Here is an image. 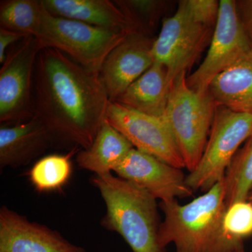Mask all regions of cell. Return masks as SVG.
<instances>
[{
    "mask_svg": "<svg viewBox=\"0 0 252 252\" xmlns=\"http://www.w3.org/2000/svg\"><path fill=\"white\" fill-rule=\"evenodd\" d=\"M41 2L48 12L55 16L112 31L135 32L114 1L41 0Z\"/></svg>",
    "mask_w": 252,
    "mask_h": 252,
    "instance_id": "9a60e30c",
    "label": "cell"
},
{
    "mask_svg": "<svg viewBox=\"0 0 252 252\" xmlns=\"http://www.w3.org/2000/svg\"><path fill=\"white\" fill-rule=\"evenodd\" d=\"M42 9L41 1L37 0H3L0 2V28L36 36Z\"/></svg>",
    "mask_w": 252,
    "mask_h": 252,
    "instance_id": "d6986e66",
    "label": "cell"
},
{
    "mask_svg": "<svg viewBox=\"0 0 252 252\" xmlns=\"http://www.w3.org/2000/svg\"><path fill=\"white\" fill-rule=\"evenodd\" d=\"M79 151L74 149L65 155L52 154L38 160L29 172L32 185L40 192L61 189L70 178L72 170L71 158Z\"/></svg>",
    "mask_w": 252,
    "mask_h": 252,
    "instance_id": "ffe728a7",
    "label": "cell"
},
{
    "mask_svg": "<svg viewBox=\"0 0 252 252\" xmlns=\"http://www.w3.org/2000/svg\"><path fill=\"white\" fill-rule=\"evenodd\" d=\"M114 172L121 178L147 190L156 199H160L162 203L188 198L193 193L181 169L135 148L118 164Z\"/></svg>",
    "mask_w": 252,
    "mask_h": 252,
    "instance_id": "8fae6325",
    "label": "cell"
},
{
    "mask_svg": "<svg viewBox=\"0 0 252 252\" xmlns=\"http://www.w3.org/2000/svg\"><path fill=\"white\" fill-rule=\"evenodd\" d=\"M51 148L44 126L35 118L0 127V167L28 165Z\"/></svg>",
    "mask_w": 252,
    "mask_h": 252,
    "instance_id": "5bb4252c",
    "label": "cell"
},
{
    "mask_svg": "<svg viewBox=\"0 0 252 252\" xmlns=\"http://www.w3.org/2000/svg\"><path fill=\"white\" fill-rule=\"evenodd\" d=\"M118 7L134 31L151 36L166 8V1L158 0H116Z\"/></svg>",
    "mask_w": 252,
    "mask_h": 252,
    "instance_id": "7402d4cb",
    "label": "cell"
},
{
    "mask_svg": "<svg viewBox=\"0 0 252 252\" xmlns=\"http://www.w3.org/2000/svg\"><path fill=\"white\" fill-rule=\"evenodd\" d=\"M92 183L107 207L101 220L104 228L119 233L133 252H166L159 244L157 199L112 173L94 175Z\"/></svg>",
    "mask_w": 252,
    "mask_h": 252,
    "instance_id": "3957f363",
    "label": "cell"
},
{
    "mask_svg": "<svg viewBox=\"0 0 252 252\" xmlns=\"http://www.w3.org/2000/svg\"><path fill=\"white\" fill-rule=\"evenodd\" d=\"M236 4L239 17L252 46V0L236 1Z\"/></svg>",
    "mask_w": 252,
    "mask_h": 252,
    "instance_id": "d4e9b609",
    "label": "cell"
},
{
    "mask_svg": "<svg viewBox=\"0 0 252 252\" xmlns=\"http://www.w3.org/2000/svg\"><path fill=\"white\" fill-rule=\"evenodd\" d=\"M106 119L134 148L171 166L185 167L175 138L163 118L147 115L109 101Z\"/></svg>",
    "mask_w": 252,
    "mask_h": 252,
    "instance_id": "30bf717a",
    "label": "cell"
},
{
    "mask_svg": "<svg viewBox=\"0 0 252 252\" xmlns=\"http://www.w3.org/2000/svg\"><path fill=\"white\" fill-rule=\"evenodd\" d=\"M247 200H248V201L251 202V203H252V188L251 190H250V193H249L248 199H247Z\"/></svg>",
    "mask_w": 252,
    "mask_h": 252,
    "instance_id": "484cf974",
    "label": "cell"
},
{
    "mask_svg": "<svg viewBox=\"0 0 252 252\" xmlns=\"http://www.w3.org/2000/svg\"><path fill=\"white\" fill-rule=\"evenodd\" d=\"M215 26L204 23L193 14L187 0L180 1L171 17L162 21L161 31L154 40V62L166 68L170 86L187 72L211 41Z\"/></svg>",
    "mask_w": 252,
    "mask_h": 252,
    "instance_id": "52a82bcc",
    "label": "cell"
},
{
    "mask_svg": "<svg viewBox=\"0 0 252 252\" xmlns=\"http://www.w3.org/2000/svg\"><path fill=\"white\" fill-rule=\"evenodd\" d=\"M184 73L172 83L163 119L171 130L186 168L191 172L203 156L219 106L208 91H193Z\"/></svg>",
    "mask_w": 252,
    "mask_h": 252,
    "instance_id": "277c9868",
    "label": "cell"
},
{
    "mask_svg": "<svg viewBox=\"0 0 252 252\" xmlns=\"http://www.w3.org/2000/svg\"><path fill=\"white\" fill-rule=\"evenodd\" d=\"M42 7L40 28L35 36L40 49L59 50L94 72H100L109 53L129 33L60 17Z\"/></svg>",
    "mask_w": 252,
    "mask_h": 252,
    "instance_id": "5b68a950",
    "label": "cell"
},
{
    "mask_svg": "<svg viewBox=\"0 0 252 252\" xmlns=\"http://www.w3.org/2000/svg\"><path fill=\"white\" fill-rule=\"evenodd\" d=\"M224 180L226 207L247 200L252 188V134L233 157Z\"/></svg>",
    "mask_w": 252,
    "mask_h": 252,
    "instance_id": "44dd1931",
    "label": "cell"
},
{
    "mask_svg": "<svg viewBox=\"0 0 252 252\" xmlns=\"http://www.w3.org/2000/svg\"><path fill=\"white\" fill-rule=\"evenodd\" d=\"M33 99L34 118L45 128L51 148L68 152L91 147L109 102L99 73L51 48L38 54Z\"/></svg>",
    "mask_w": 252,
    "mask_h": 252,
    "instance_id": "6da1fadb",
    "label": "cell"
},
{
    "mask_svg": "<svg viewBox=\"0 0 252 252\" xmlns=\"http://www.w3.org/2000/svg\"><path fill=\"white\" fill-rule=\"evenodd\" d=\"M160 207L165 215L158 232L161 248L173 243L175 252H245L243 241L227 234L223 227L224 178L187 205L174 200L161 202Z\"/></svg>",
    "mask_w": 252,
    "mask_h": 252,
    "instance_id": "7a4b0ae2",
    "label": "cell"
},
{
    "mask_svg": "<svg viewBox=\"0 0 252 252\" xmlns=\"http://www.w3.org/2000/svg\"><path fill=\"white\" fill-rule=\"evenodd\" d=\"M252 134V113L219 106L203 156L196 168L186 178L193 192L207 191L223 180L239 147Z\"/></svg>",
    "mask_w": 252,
    "mask_h": 252,
    "instance_id": "8992f818",
    "label": "cell"
},
{
    "mask_svg": "<svg viewBox=\"0 0 252 252\" xmlns=\"http://www.w3.org/2000/svg\"><path fill=\"white\" fill-rule=\"evenodd\" d=\"M154 40L151 36L131 32L109 53L99 72L109 101H117L154 64Z\"/></svg>",
    "mask_w": 252,
    "mask_h": 252,
    "instance_id": "7c38bea8",
    "label": "cell"
},
{
    "mask_svg": "<svg viewBox=\"0 0 252 252\" xmlns=\"http://www.w3.org/2000/svg\"><path fill=\"white\" fill-rule=\"evenodd\" d=\"M134 148L124 135L105 119L89 149L77 153L78 166L95 175L112 173L127 153Z\"/></svg>",
    "mask_w": 252,
    "mask_h": 252,
    "instance_id": "ac0fdd59",
    "label": "cell"
},
{
    "mask_svg": "<svg viewBox=\"0 0 252 252\" xmlns=\"http://www.w3.org/2000/svg\"><path fill=\"white\" fill-rule=\"evenodd\" d=\"M206 57L187 77V84L197 92H206L217 75L252 50L237 9L236 1L220 0L218 18Z\"/></svg>",
    "mask_w": 252,
    "mask_h": 252,
    "instance_id": "9c48e42d",
    "label": "cell"
},
{
    "mask_svg": "<svg viewBox=\"0 0 252 252\" xmlns=\"http://www.w3.org/2000/svg\"><path fill=\"white\" fill-rule=\"evenodd\" d=\"M36 36L30 35L7 51L0 69V123L9 125L34 117V77L40 51Z\"/></svg>",
    "mask_w": 252,
    "mask_h": 252,
    "instance_id": "ba28073f",
    "label": "cell"
},
{
    "mask_svg": "<svg viewBox=\"0 0 252 252\" xmlns=\"http://www.w3.org/2000/svg\"><path fill=\"white\" fill-rule=\"evenodd\" d=\"M223 227L227 234L242 240L252 235V203L243 200L227 207L223 217Z\"/></svg>",
    "mask_w": 252,
    "mask_h": 252,
    "instance_id": "603a6c76",
    "label": "cell"
},
{
    "mask_svg": "<svg viewBox=\"0 0 252 252\" xmlns=\"http://www.w3.org/2000/svg\"><path fill=\"white\" fill-rule=\"evenodd\" d=\"M0 252H86L58 232L30 221L2 207L0 210Z\"/></svg>",
    "mask_w": 252,
    "mask_h": 252,
    "instance_id": "4fadbf2b",
    "label": "cell"
},
{
    "mask_svg": "<svg viewBox=\"0 0 252 252\" xmlns=\"http://www.w3.org/2000/svg\"><path fill=\"white\" fill-rule=\"evenodd\" d=\"M170 89L166 68L154 62L115 102L147 115L163 118Z\"/></svg>",
    "mask_w": 252,
    "mask_h": 252,
    "instance_id": "2e32d148",
    "label": "cell"
},
{
    "mask_svg": "<svg viewBox=\"0 0 252 252\" xmlns=\"http://www.w3.org/2000/svg\"><path fill=\"white\" fill-rule=\"evenodd\" d=\"M26 36H28L21 33L0 28V63L1 64H2L6 59V54L9 51L8 48L11 47L16 43Z\"/></svg>",
    "mask_w": 252,
    "mask_h": 252,
    "instance_id": "cb8c5ba5",
    "label": "cell"
},
{
    "mask_svg": "<svg viewBox=\"0 0 252 252\" xmlns=\"http://www.w3.org/2000/svg\"><path fill=\"white\" fill-rule=\"evenodd\" d=\"M208 91L218 106L252 113V50L217 75Z\"/></svg>",
    "mask_w": 252,
    "mask_h": 252,
    "instance_id": "e0dca14e",
    "label": "cell"
}]
</instances>
